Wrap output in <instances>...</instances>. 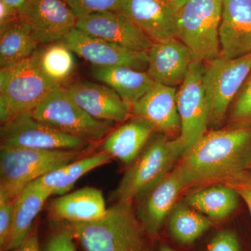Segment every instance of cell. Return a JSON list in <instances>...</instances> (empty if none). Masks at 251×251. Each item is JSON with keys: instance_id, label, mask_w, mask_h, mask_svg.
Listing matches in <instances>:
<instances>
[{"instance_id": "cell-26", "label": "cell", "mask_w": 251, "mask_h": 251, "mask_svg": "<svg viewBox=\"0 0 251 251\" xmlns=\"http://www.w3.org/2000/svg\"><path fill=\"white\" fill-rule=\"evenodd\" d=\"M39 43L30 28L20 18L0 29V66L11 67L32 55Z\"/></svg>"}, {"instance_id": "cell-37", "label": "cell", "mask_w": 251, "mask_h": 251, "mask_svg": "<svg viewBox=\"0 0 251 251\" xmlns=\"http://www.w3.org/2000/svg\"><path fill=\"white\" fill-rule=\"evenodd\" d=\"M165 1L168 3V4L171 6V9H173V11H175V14H176V13L187 2L188 0H165Z\"/></svg>"}, {"instance_id": "cell-16", "label": "cell", "mask_w": 251, "mask_h": 251, "mask_svg": "<svg viewBox=\"0 0 251 251\" xmlns=\"http://www.w3.org/2000/svg\"><path fill=\"white\" fill-rule=\"evenodd\" d=\"M219 41L224 58L251 53V0H224Z\"/></svg>"}, {"instance_id": "cell-15", "label": "cell", "mask_w": 251, "mask_h": 251, "mask_svg": "<svg viewBox=\"0 0 251 251\" xmlns=\"http://www.w3.org/2000/svg\"><path fill=\"white\" fill-rule=\"evenodd\" d=\"M186 189L181 173L175 166L166 177L140 198L136 215L151 237L161 230L180 193Z\"/></svg>"}, {"instance_id": "cell-4", "label": "cell", "mask_w": 251, "mask_h": 251, "mask_svg": "<svg viewBox=\"0 0 251 251\" xmlns=\"http://www.w3.org/2000/svg\"><path fill=\"white\" fill-rule=\"evenodd\" d=\"M80 156L74 150L0 147V195L16 199L28 184Z\"/></svg>"}, {"instance_id": "cell-39", "label": "cell", "mask_w": 251, "mask_h": 251, "mask_svg": "<svg viewBox=\"0 0 251 251\" xmlns=\"http://www.w3.org/2000/svg\"><path fill=\"white\" fill-rule=\"evenodd\" d=\"M159 251H173V249H171V248L167 247V246H163V247H162L161 248V249H160Z\"/></svg>"}, {"instance_id": "cell-9", "label": "cell", "mask_w": 251, "mask_h": 251, "mask_svg": "<svg viewBox=\"0 0 251 251\" xmlns=\"http://www.w3.org/2000/svg\"><path fill=\"white\" fill-rule=\"evenodd\" d=\"M1 146L5 148L80 151L90 142L68 134L34 118L31 112L1 123Z\"/></svg>"}, {"instance_id": "cell-36", "label": "cell", "mask_w": 251, "mask_h": 251, "mask_svg": "<svg viewBox=\"0 0 251 251\" xmlns=\"http://www.w3.org/2000/svg\"><path fill=\"white\" fill-rule=\"evenodd\" d=\"M8 251H41L36 229H32L27 239L20 247Z\"/></svg>"}, {"instance_id": "cell-7", "label": "cell", "mask_w": 251, "mask_h": 251, "mask_svg": "<svg viewBox=\"0 0 251 251\" xmlns=\"http://www.w3.org/2000/svg\"><path fill=\"white\" fill-rule=\"evenodd\" d=\"M31 113L36 120L90 143L106 138L112 130L108 122L96 120L82 110L63 86L51 91Z\"/></svg>"}, {"instance_id": "cell-29", "label": "cell", "mask_w": 251, "mask_h": 251, "mask_svg": "<svg viewBox=\"0 0 251 251\" xmlns=\"http://www.w3.org/2000/svg\"><path fill=\"white\" fill-rule=\"evenodd\" d=\"M230 122L232 126L251 128V73L234 100Z\"/></svg>"}, {"instance_id": "cell-19", "label": "cell", "mask_w": 251, "mask_h": 251, "mask_svg": "<svg viewBox=\"0 0 251 251\" xmlns=\"http://www.w3.org/2000/svg\"><path fill=\"white\" fill-rule=\"evenodd\" d=\"M125 14L153 42L176 37L175 12L165 0H121Z\"/></svg>"}, {"instance_id": "cell-11", "label": "cell", "mask_w": 251, "mask_h": 251, "mask_svg": "<svg viewBox=\"0 0 251 251\" xmlns=\"http://www.w3.org/2000/svg\"><path fill=\"white\" fill-rule=\"evenodd\" d=\"M18 11L39 44L62 40L76 25V15L64 0H26Z\"/></svg>"}, {"instance_id": "cell-35", "label": "cell", "mask_w": 251, "mask_h": 251, "mask_svg": "<svg viewBox=\"0 0 251 251\" xmlns=\"http://www.w3.org/2000/svg\"><path fill=\"white\" fill-rule=\"evenodd\" d=\"M19 11L17 8L9 6L0 0V29L20 19Z\"/></svg>"}, {"instance_id": "cell-25", "label": "cell", "mask_w": 251, "mask_h": 251, "mask_svg": "<svg viewBox=\"0 0 251 251\" xmlns=\"http://www.w3.org/2000/svg\"><path fill=\"white\" fill-rule=\"evenodd\" d=\"M239 194L227 185L219 184L199 189L186 199L188 206L210 219L222 220L237 209Z\"/></svg>"}, {"instance_id": "cell-2", "label": "cell", "mask_w": 251, "mask_h": 251, "mask_svg": "<svg viewBox=\"0 0 251 251\" xmlns=\"http://www.w3.org/2000/svg\"><path fill=\"white\" fill-rule=\"evenodd\" d=\"M65 224L85 251H154L152 237L140 223L132 202H116L97 221Z\"/></svg>"}, {"instance_id": "cell-33", "label": "cell", "mask_w": 251, "mask_h": 251, "mask_svg": "<svg viewBox=\"0 0 251 251\" xmlns=\"http://www.w3.org/2000/svg\"><path fill=\"white\" fill-rule=\"evenodd\" d=\"M44 251H78L75 239L67 225L50 237Z\"/></svg>"}, {"instance_id": "cell-28", "label": "cell", "mask_w": 251, "mask_h": 251, "mask_svg": "<svg viewBox=\"0 0 251 251\" xmlns=\"http://www.w3.org/2000/svg\"><path fill=\"white\" fill-rule=\"evenodd\" d=\"M36 54L41 71L54 85L62 86L72 76L75 69L74 52L62 41L37 50Z\"/></svg>"}, {"instance_id": "cell-21", "label": "cell", "mask_w": 251, "mask_h": 251, "mask_svg": "<svg viewBox=\"0 0 251 251\" xmlns=\"http://www.w3.org/2000/svg\"><path fill=\"white\" fill-rule=\"evenodd\" d=\"M154 132L149 122L134 116L110 132L103 144V151L125 164H132Z\"/></svg>"}, {"instance_id": "cell-24", "label": "cell", "mask_w": 251, "mask_h": 251, "mask_svg": "<svg viewBox=\"0 0 251 251\" xmlns=\"http://www.w3.org/2000/svg\"><path fill=\"white\" fill-rule=\"evenodd\" d=\"M112 158L102 150L92 156L59 167L33 182L49 189L52 196H63L71 191L82 176L99 167L108 164Z\"/></svg>"}, {"instance_id": "cell-31", "label": "cell", "mask_w": 251, "mask_h": 251, "mask_svg": "<svg viewBox=\"0 0 251 251\" xmlns=\"http://www.w3.org/2000/svg\"><path fill=\"white\" fill-rule=\"evenodd\" d=\"M16 201L0 195V251L6 250L11 237Z\"/></svg>"}, {"instance_id": "cell-8", "label": "cell", "mask_w": 251, "mask_h": 251, "mask_svg": "<svg viewBox=\"0 0 251 251\" xmlns=\"http://www.w3.org/2000/svg\"><path fill=\"white\" fill-rule=\"evenodd\" d=\"M251 73V53L235 59L219 56L204 62L203 82L209 108V123L224 121L229 107Z\"/></svg>"}, {"instance_id": "cell-3", "label": "cell", "mask_w": 251, "mask_h": 251, "mask_svg": "<svg viewBox=\"0 0 251 251\" xmlns=\"http://www.w3.org/2000/svg\"><path fill=\"white\" fill-rule=\"evenodd\" d=\"M127 170L112 193L116 202H132L159 183L175 168L186 151L179 136L156 132Z\"/></svg>"}, {"instance_id": "cell-32", "label": "cell", "mask_w": 251, "mask_h": 251, "mask_svg": "<svg viewBox=\"0 0 251 251\" xmlns=\"http://www.w3.org/2000/svg\"><path fill=\"white\" fill-rule=\"evenodd\" d=\"M234 188L244 200L251 216V166L231 176L222 183Z\"/></svg>"}, {"instance_id": "cell-23", "label": "cell", "mask_w": 251, "mask_h": 251, "mask_svg": "<svg viewBox=\"0 0 251 251\" xmlns=\"http://www.w3.org/2000/svg\"><path fill=\"white\" fill-rule=\"evenodd\" d=\"M92 75L113 89L131 108L155 83L148 72L124 66L93 67Z\"/></svg>"}, {"instance_id": "cell-5", "label": "cell", "mask_w": 251, "mask_h": 251, "mask_svg": "<svg viewBox=\"0 0 251 251\" xmlns=\"http://www.w3.org/2000/svg\"><path fill=\"white\" fill-rule=\"evenodd\" d=\"M59 86L46 77L39 67L36 51L11 67L0 70L1 123L32 112L51 91Z\"/></svg>"}, {"instance_id": "cell-14", "label": "cell", "mask_w": 251, "mask_h": 251, "mask_svg": "<svg viewBox=\"0 0 251 251\" xmlns=\"http://www.w3.org/2000/svg\"><path fill=\"white\" fill-rule=\"evenodd\" d=\"M65 88L82 110L99 121L121 123L132 114L129 105L108 86L78 81Z\"/></svg>"}, {"instance_id": "cell-38", "label": "cell", "mask_w": 251, "mask_h": 251, "mask_svg": "<svg viewBox=\"0 0 251 251\" xmlns=\"http://www.w3.org/2000/svg\"><path fill=\"white\" fill-rule=\"evenodd\" d=\"M1 1H4L9 6H14L18 9L25 2L26 0H1Z\"/></svg>"}, {"instance_id": "cell-12", "label": "cell", "mask_w": 251, "mask_h": 251, "mask_svg": "<svg viewBox=\"0 0 251 251\" xmlns=\"http://www.w3.org/2000/svg\"><path fill=\"white\" fill-rule=\"evenodd\" d=\"M62 41L74 53L90 63L93 67L124 66L144 72L148 70V51L130 50L91 36L76 27L68 33Z\"/></svg>"}, {"instance_id": "cell-22", "label": "cell", "mask_w": 251, "mask_h": 251, "mask_svg": "<svg viewBox=\"0 0 251 251\" xmlns=\"http://www.w3.org/2000/svg\"><path fill=\"white\" fill-rule=\"evenodd\" d=\"M51 196L49 189L34 182L28 184L18 195L15 203L11 237L5 251L20 247L27 239L34 220Z\"/></svg>"}, {"instance_id": "cell-18", "label": "cell", "mask_w": 251, "mask_h": 251, "mask_svg": "<svg viewBox=\"0 0 251 251\" xmlns=\"http://www.w3.org/2000/svg\"><path fill=\"white\" fill-rule=\"evenodd\" d=\"M176 92L175 87L155 82L151 88L132 105V115L149 122L155 131L173 136L181 130Z\"/></svg>"}, {"instance_id": "cell-20", "label": "cell", "mask_w": 251, "mask_h": 251, "mask_svg": "<svg viewBox=\"0 0 251 251\" xmlns=\"http://www.w3.org/2000/svg\"><path fill=\"white\" fill-rule=\"evenodd\" d=\"M101 191L85 187L59 196L49 206L54 219L64 223H87L101 219L107 211Z\"/></svg>"}, {"instance_id": "cell-30", "label": "cell", "mask_w": 251, "mask_h": 251, "mask_svg": "<svg viewBox=\"0 0 251 251\" xmlns=\"http://www.w3.org/2000/svg\"><path fill=\"white\" fill-rule=\"evenodd\" d=\"M77 18L104 11H118L121 0H64Z\"/></svg>"}, {"instance_id": "cell-6", "label": "cell", "mask_w": 251, "mask_h": 251, "mask_svg": "<svg viewBox=\"0 0 251 251\" xmlns=\"http://www.w3.org/2000/svg\"><path fill=\"white\" fill-rule=\"evenodd\" d=\"M224 0H188L175 14V36L191 51L194 60L219 57V27Z\"/></svg>"}, {"instance_id": "cell-27", "label": "cell", "mask_w": 251, "mask_h": 251, "mask_svg": "<svg viewBox=\"0 0 251 251\" xmlns=\"http://www.w3.org/2000/svg\"><path fill=\"white\" fill-rule=\"evenodd\" d=\"M209 217L184 204L175 205L170 214L168 228L172 237L181 244L196 242L211 227Z\"/></svg>"}, {"instance_id": "cell-1", "label": "cell", "mask_w": 251, "mask_h": 251, "mask_svg": "<svg viewBox=\"0 0 251 251\" xmlns=\"http://www.w3.org/2000/svg\"><path fill=\"white\" fill-rule=\"evenodd\" d=\"M251 166V128L206 132L178 162L186 188L222 184Z\"/></svg>"}, {"instance_id": "cell-13", "label": "cell", "mask_w": 251, "mask_h": 251, "mask_svg": "<svg viewBox=\"0 0 251 251\" xmlns=\"http://www.w3.org/2000/svg\"><path fill=\"white\" fill-rule=\"evenodd\" d=\"M75 27L91 36L138 52L148 51L153 43L129 18L118 11L78 17Z\"/></svg>"}, {"instance_id": "cell-10", "label": "cell", "mask_w": 251, "mask_h": 251, "mask_svg": "<svg viewBox=\"0 0 251 251\" xmlns=\"http://www.w3.org/2000/svg\"><path fill=\"white\" fill-rule=\"evenodd\" d=\"M203 67L204 62L193 61L184 82L176 92V105L181 121L179 137L186 151L206 133L209 124Z\"/></svg>"}, {"instance_id": "cell-17", "label": "cell", "mask_w": 251, "mask_h": 251, "mask_svg": "<svg viewBox=\"0 0 251 251\" xmlns=\"http://www.w3.org/2000/svg\"><path fill=\"white\" fill-rule=\"evenodd\" d=\"M147 72L155 82L176 87L184 82L194 59L177 38L153 42L148 50Z\"/></svg>"}, {"instance_id": "cell-34", "label": "cell", "mask_w": 251, "mask_h": 251, "mask_svg": "<svg viewBox=\"0 0 251 251\" xmlns=\"http://www.w3.org/2000/svg\"><path fill=\"white\" fill-rule=\"evenodd\" d=\"M207 251H242L237 234L232 230L220 232L213 238Z\"/></svg>"}]
</instances>
